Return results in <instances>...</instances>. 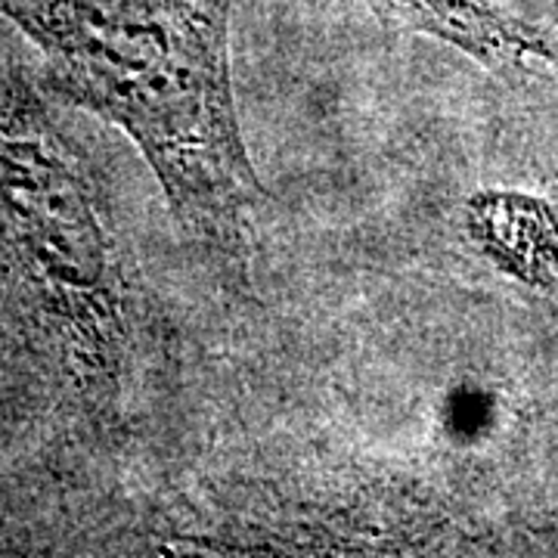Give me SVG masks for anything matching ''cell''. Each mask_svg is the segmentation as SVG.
<instances>
[{"mask_svg":"<svg viewBox=\"0 0 558 558\" xmlns=\"http://www.w3.org/2000/svg\"><path fill=\"white\" fill-rule=\"evenodd\" d=\"M381 22L444 40L494 72L553 60L549 44L490 0H366Z\"/></svg>","mask_w":558,"mask_h":558,"instance_id":"cell-3","label":"cell"},{"mask_svg":"<svg viewBox=\"0 0 558 558\" xmlns=\"http://www.w3.org/2000/svg\"><path fill=\"white\" fill-rule=\"evenodd\" d=\"M0 277L81 391L116 398L131 351L128 282L78 161L20 84L0 87Z\"/></svg>","mask_w":558,"mask_h":558,"instance_id":"cell-2","label":"cell"},{"mask_svg":"<svg viewBox=\"0 0 558 558\" xmlns=\"http://www.w3.org/2000/svg\"><path fill=\"white\" fill-rule=\"evenodd\" d=\"M233 0H0L50 87L143 149L178 223L242 274L260 183L230 84Z\"/></svg>","mask_w":558,"mask_h":558,"instance_id":"cell-1","label":"cell"}]
</instances>
